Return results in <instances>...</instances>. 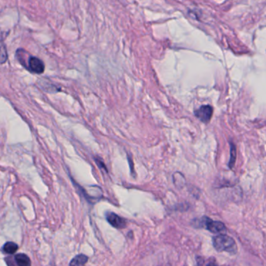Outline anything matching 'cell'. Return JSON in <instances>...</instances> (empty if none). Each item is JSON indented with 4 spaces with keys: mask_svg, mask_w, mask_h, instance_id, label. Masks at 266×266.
<instances>
[{
    "mask_svg": "<svg viewBox=\"0 0 266 266\" xmlns=\"http://www.w3.org/2000/svg\"><path fill=\"white\" fill-rule=\"evenodd\" d=\"M27 54L28 52L24 49H18L17 51V57L21 65L24 66L28 71L34 74L37 75L42 74L45 71V64L42 60L36 56H28L27 59Z\"/></svg>",
    "mask_w": 266,
    "mask_h": 266,
    "instance_id": "1",
    "label": "cell"
},
{
    "mask_svg": "<svg viewBox=\"0 0 266 266\" xmlns=\"http://www.w3.org/2000/svg\"><path fill=\"white\" fill-rule=\"evenodd\" d=\"M213 247L219 252H228L231 255H234L237 252V246L236 242L230 236L227 235L219 234L214 236L212 240Z\"/></svg>",
    "mask_w": 266,
    "mask_h": 266,
    "instance_id": "2",
    "label": "cell"
},
{
    "mask_svg": "<svg viewBox=\"0 0 266 266\" xmlns=\"http://www.w3.org/2000/svg\"><path fill=\"white\" fill-rule=\"evenodd\" d=\"M198 224H201V227H205L206 229L215 234H222L227 231L225 225L222 222L213 221L209 218H202Z\"/></svg>",
    "mask_w": 266,
    "mask_h": 266,
    "instance_id": "3",
    "label": "cell"
},
{
    "mask_svg": "<svg viewBox=\"0 0 266 266\" xmlns=\"http://www.w3.org/2000/svg\"><path fill=\"white\" fill-rule=\"evenodd\" d=\"M196 117L200 119L203 123H209L212 118V114H213V109L212 106L207 105V106H202L200 107L198 110H196L195 113Z\"/></svg>",
    "mask_w": 266,
    "mask_h": 266,
    "instance_id": "4",
    "label": "cell"
},
{
    "mask_svg": "<svg viewBox=\"0 0 266 266\" xmlns=\"http://www.w3.org/2000/svg\"><path fill=\"white\" fill-rule=\"evenodd\" d=\"M106 220L110 225L116 229H123L127 225V222L123 218L120 217L114 212H108L106 214Z\"/></svg>",
    "mask_w": 266,
    "mask_h": 266,
    "instance_id": "5",
    "label": "cell"
},
{
    "mask_svg": "<svg viewBox=\"0 0 266 266\" xmlns=\"http://www.w3.org/2000/svg\"><path fill=\"white\" fill-rule=\"evenodd\" d=\"M14 261H15L17 266H29L32 264L29 257L24 254H18V255H15V260Z\"/></svg>",
    "mask_w": 266,
    "mask_h": 266,
    "instance_id": "6",
    "label": "cell"
},
{
    "mask_svg": "<svg viewBox=\"0 0 266 266\" xmlns=\"http://www.w3.org/2000/svg\"><path fill=\"white\" fill-rule=\"evenodd\" d=\"M18 250V245L13 242H7L3 246V251L8 255H13Z\"/></svg>",
    "mask_w": 266,
    "mask_h": 266,
    "instance_id": "7",
    "label": "cell"
},
{
    "mask_svg": "<svg viewBox=\"0 0 266 266\" xmlns=\"http://www.w3.org/2000/svg\"><path fill=\"white\" fill-rule=\"evenodd\" d=\"M88 258L84 255H79L74 258L70 265L71 266H84L88 262Z\"/></svg>",
    "mask_w": 266,
    "mask_h": 266,
    "instance_id": "8",
    "label": "cell"
},
{
    "mask_svg": "<svg viewBox=\"0 0 266 266\" xmlns=\"http://www.w3.org/2000/svg\"><path fill=\"white\" fill-rule=\"evenodd\" d=\"M8 59L7 51L6 45L3 43H0V64L6 63Z\"/></svg>",
    "mask_w": 266,
    "mask_h": 266,
    "instance_id": "9",
    "label": "cell"
},
{
    "mask_svg": "<svg viewBox=\"0 0 266 266\" xmlns=\"http://www.w3.org/2000/svg\"><path fill=\"white\" fill-rule=\"evenodd\" d=\"M230 161H229L228 166H229L230 169H233L235 162H236V147L232 143H230Z\"/></svg>",
    "mask_w": 266,
    "mask_h": 266,
    "instance_id": "10",
    "label": "cell"
}]
</instances>
